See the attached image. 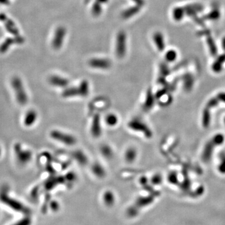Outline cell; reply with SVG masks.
Listing matches in <instances>:
<instances>
[{
    "label": "cell",
    "instance_id": "21",
    "mask_svg": "<svg viewBox=\"0 0 225 225\" xmlns=\"http://www.w3.org/2000/svg\"><path fill=\"white\" fill-rule=\"evenodd\" d=\"M216 97L220 103V102L225 103V93H220L216 96Z\"/></svg>",
    "mask_w": 225,
    "mask_h": 225
},
{
    "label": "cell",
    "instance_id": "2",
    "mask_svg": "<svg viewBox=\"0 0 225 225\" xmlns=\"http://www.w3.org/2000/svg\"><path fill=\"white\" fill-rule=\"evenodd\" d=\"M50 136L53 140L66 146H73L77 142L76 137L73 135L57 130L52 131L50 133Z\"/></svg>",
    "mask_w": 225,
    "mask_h": 225
},
{
    "label": "cell",
    "instance_id": "16",
    "mask_svg": "<svg viewBox=\"0 0 225 225\" xmlns=\"http://www.w3.org/2000/svg\"><path fill=\"white\" fill-rule=\"evenodd\" d=\"M220 164L218 166V171L222 174H225V153L221 152L220 155Z\"/></svg>",
    "mask_w": 225,
    "mask_h": 225
},
{
    "label": "cell",
    "instance_id": "8",
    "mask_svg": "<svg viewBox=\"0 0 225 225\" xmlns=\"http://www.w3.org/2000/svg\"><path fill=\"white\" fill-rule=\"evenodd\" d=\"M104 121L107 126L110 127H114L118 123V117L114 113H109L105 116Z\"/></svg>",
    "mask_w": 225,
    "mask_h": 225
},
{
    "label": "cell",
    "instance_id": "17",
    "mask_svg": "<svg viewBox=\"0 0 225 225\" xmlns=\"http://www.w3.org/2000/svg\"><path fill=\"white\" fill-rule=\"evenodd\" d=\"M101 152L103 156L107 158H111L113 156V151L110 147L107 145H104L101 148Z\"/></svg>",
    "mask_w": 225,
    "mask_h": 225
},
{
    "label": "cell",
    "instance_id": "14",
    "mask_svg": "<svg viewBox=\"0 0 225 225\" xmlns=\"http://www.w3.org/2000/svg\"><path fill=\"white\" fill-rule=\"evenodd\" d=\"M80 97H86L89 94V86L87 82L84 81L78 87Z\"/></svg>",
    "mask_w": 225,
    "mask_h": 225
},
{
    "label": "cell",
    "instance_id": "20",
    "mask_svg": "<svg viewBox=\"0 0 225 225\" xmlns=\"http://www.w3.org/2000/svg\"><path fill=\"white\" fill-rule=\"evenodd\" d=\"M162 176H161L159 175H155L153 178H152V182L154 184H158L161 181H162Z\"/></svg>",
    "mask_w": 225,
    "mask_h": 225
},
{
    "label": "cell",
    "instance_id": "18",
    "mask_svg": "<svg viewBox=\"0 0 225 225\" xmlns=\"http://www.w3.org/2000/svg\"><path fill=\"white\" fill-rule=\"evenodd\" d=\"M153 96L152 94H149L147 96V98H146V103H145V105L144 106L145 107V108L146 109H151L153 106Z\"/></svg>",
    "mask_w": 225,
    "mask_h": 225
},
{
    "label": "cell",
    "instance_id": "11",
    "mask_svg": "<svg viewBox=\"0 0 225 225\" xmlns=\"http://www.w3.org/2000/svg\"><path fill=\"white\" fill-rule=\"evenodd\" d=\"M92 171L93 174L98 178H104L106 175V171L101 165L99 163H94L92 166Z\"/></svg>",
    "mask_w": 225,
    "mask_h": 225
},
{
    "label": "cell",
    "instance_id": "6",
    "mask_svg": "<svg viewBox=\"0 0 225 225\" xmlns=\"http://www.w3.org/2000/svg\"><path fill=\"white\" fill-rule=\"evenodd\" d=\"M91 128V131L93 136L99 137L101 133V121L98 116H95L93 120Z\"/></svg>",
    "mask_w": 225,
    "mask_h": 225
},
{
    "label": "cell",
    "instance_id": "15",
    "mask_svg": "<svg viewBox=\"0 0 225 225\" xmlns=\"http://www.w3.org/2000/svg\"><path fill=\"white\" fill-rule=\"evenodd\" d=\"M74 158L77 159V162L81 164V165H84L88 162V159L87 156H85V155L81 152H77L74 153Z\"/></svg>",
    "mask_w": 225,
    "mask_h": 225
},
{
    "label": "cell",
    "instance_id": "13",
    "mask_svg": "<svg viewBox=\"0 0 225 225\" xmlns=\"http://www.w3.org/2000/svg\"><path fill=\"white\" fill-rule=\"evenodd\" d=\"M210 110L205 108L203 110V118H202V123L203 125L205 128H208L211 123V113Z\"/></svg>",
    "mask_w": 225,
    "mask_h": 225
},
{
    "label": "cell",
    "instance_id": "12",
    "mask_svg": "<svg viewBox=\"0 0 225 225\" xmlns=\"http://www.w3.org/2000/svg\"><path fill=\"white\" fill-rule=\"evenodd\" d=\"M91 65L97 68H108L110 66V62L104 60H96L91 62Z\"/></svg>",
    "mask_w": 225,
    "mask_h": 225
},
{
    "label": "cell",
    "instance_id": "1",
    "mask_svg": "<svg viewBox=\"0 0 225 225\" xmlns=\"http://www.w3.org/2000/svg\"><path fill=\"white\" fill-rule=\"evenodd\" d=\"M224 141V136L222 134H217L214 136L205 145L202 153V160L203 162H209L214 151V148L221 145Z\"/></svg>",
    "mask_w": 225,
    "mask_h": 225
},
{
    "label": "cell",
    "instance_id": "19",
    "mask_svg": "<svg viewBox=\"0 0 225 225\" xmlns=\"http://www.w3.org/2000/svg\"><path fill=\"white\" fill-rule=\"evenodd\" d=\"M168 180L169 181L171 182V183H176L177 181V175L176 173H173L169 175L168 176Z\"/></svg>",
    "mask_w": 225,
    "mask_h": 225
},
{
    "label": "cell",
    "instance_id": "4",
    "mask_svg": "<svg viewBox=\"0 0 225 225\" xmlns=\"http://www.w3.org/2000/svg\"><path fill=\"white\" fill-rule=\"evenodd\" d=\"M128 126L134 131L141 132L145 134V136H146L147 138H150L152 136L151 130L149 129V127L145 123H144L140 119L135 118L133 120H131L129 122V123H128Z\"/></svg>",
    "mask_w": 225,
    "mask_h": 225
},
{
    "label": "cell",
    "instance_id": "10",
    "mask_svg": "<svg viewBox=\"0 0 225 225\" xmlns=\"http://www.w3.org/2000/svg\"><path fill=\"white\" fill-rule=\"evenodd\" d=\"M50 83L54 86L57 87L63 88L65 87L68 84V81L66 79H65L61 77H53L50 80Z\"/></svg>",
    "mask_w": 225,
    "mask_h": 225
},
{
    "label": "cell",
    "instance_id": "7",
    "mask_svg": "<svg viewBox=\"0 0 225 225\" xmlns=\"http://www.w3.org/2000/svg\"><path fill=\"white\" fill-rule=\"evenodd\" d=\"M38 118V114L35 110H29L28 111L25 116L24 124L26 126H33L36 121Z\"/></svg>",
    "mask_w": 225,
    "mask_h": 225
},
{
    "label": "cell",
    "instance_id": "5",
    "mask_svg": "<svg viewBox=\"0 0 225 225\" xmlns=\"http://www.w3.org/2000/svg\"><path fill=\"white\" fill-rule=\"evenodd\" d=\"M138 157L137 149L134 147H130L124 152V160L128 163H134Z\"/></svg>",
    "mask_w": 225,
    "mask_h": 225
},
{
    "label": "cell",
    "instance_id": "9",
    "mask_svg": "<svg viewBox=\"0 0 225 225\" xmlns=\"http://www.w3.org/2000/svg\"><path fill=\"white\" fill-rule=\"evenodd\" d=\"M17 157L20 162L26 163L29 162L32 157V153L29 151H20L17 152Z\"/></svg>",
    "mask_w": 225,
    "mask_h": 225
},
{
    "label": "cell",
    "instance_id": "3",
    "mask_svg": "<svg viewBox=\"0 0 225 225\" xmlns=\"http://www.w3.org/2000/svg\"><path fill=\"white\" fill-rule=\"evenodd\" d=\"M12 86L15 92L16 97L18 103L22 105L26 104L28 100V96L24 90L23 86L22 83H21V81L17 78H13L12 81Z\"/></svg>",
    "mask_w": 225,
    "mask_h": 225
},
{
    "label": "cell",
    "instance_id": "22",
    "mask_svg": "<svg viewBox=\"0 0 225 225\" xmlns=\"http://www.w3.org/2000/svg\"><path fill=\"white\" fill-rule=\"evenodd\" d=\"M1 154H2V149H1V148H0V156H1Z\"/></svg>",
    "mask_w": 225,
    "mask_h": 225
},
{
    "label": "cell",
    "instance_id": "23",
    "mask_svg": "<svg viewBox=\"0 0 225 225\" xmlns=\"http://www.w3.org/2000/svg\"><path fill=\"white\" fill-rule=\"evenodd\" d=\"M224 123H225V118H224Z\"/></svg>",
    "mask_w": 225,
    "mask_h": 225
}]
</instances>
